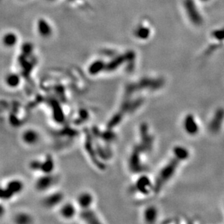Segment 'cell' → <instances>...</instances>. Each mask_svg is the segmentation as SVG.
<instances>
[{
	"mask_svg": "<svg viewBox=\"0 0 224 224\" xmlns=\"http://www.w3.org/2000/svg\"><path fill=\"white\" fill-rule=\"evenodd\" d=\"M224 124V108L219 107L215 111L214 114L208 123V130L213 134H219Z\"/></svg>",
	"mask_w": 224,
	"mask_h": 224,
	"instance_id": "3",
	"label": "cell"
},
{
	"mask_svg": "<svg viewBox=\"0 0 224 224\" xmlns=\"http://www.w3.org/2000/svg\"><path fill=\"white\" fill-rule=\"evenodd\" d=\"M77 204L70 202H64L59 206L60 216L65 220L73 219L78 213Z\"/></svg>",
	"mask_w": 224,
	"mask_h": 224,
	"instance_id": "9",
	"label": "cell"
},
{
	"mask_svg": "<svg viewBox=\"0 0 224 224\" xmlns=\"http://www.w3.org/2000/svg\"><path fill=\"white\" fill-rule=\"evenodd\" d=\"M135 187L138 193L144 195H148L152 191H154V183H152L147 176H142L136 180Z\"/></svg>",
	"mask_w": 224,
	"mask_h": 224,
	"instance_id": "7",
	"label": "cell"
},
{
	"mask_svg": "<svg viewBox=\"0 0 224 224\" xmlns=\"http://www.w3.org/2000/svg\"><path fill=\"white\" fill-rule=\"evenodd\" d=\"M94 195L89 191H82L76 198V204L81 210L92 208L94 204Z\"/></svg>",
	"mask_w": 224,
	"mask_h": 224,
	"instance_id": "10",
	"label": "cell"
},
{
	"mask_svg": "<svg viewBox=\"0 0 224 224\" xmlns=\"http://www.w3.org/2000/svg\"><path fill=\"white\" fill-rule=\"evenodd\" d=\"M14 222L18 224H27L33 222V218L27 213H18L14 216Z\"/></svg>",
	"mask_w": 224,
	"mask_h": 224,
	"instance_id": "15",
	"label": "cell"
},
{
	"mask_svg": "<svg viewBox=\"0 0 224 224\" xmlns=\"http://www.w3.org/2000/svg\"><path fill=\"white\" fill-rule=\"evenodd\" d=\"M214 36L216 37H217V38H219V39L224 38V30H223V31H219L216 32V33H214Z\"/></svg>",
	"mask_w": 224,
	"mask_h": 224,
	"instance_id": "18",
	"label": "cell"
},
{
	"mask_svg": "<svg viewBox=\"0 0 224 224\" xmlns=\"http://www.w3.org/2000/svg\"><path fill=\"white\" fill-rule=\"evenodd\" d=\"M181 162L182 161L173 155V157L170 160L169 162H168L161 168L154 182V192H159L163 189V186L173 177Z\"/></svg>",
	"mask_w": 224,
	"mask_h": 224,
	"instance_id": "1",
	"label": "cell"
},
{
	"mask_svg": "<svg viewBox=\"0 0 224 224\" xmlns=\"http://www.w3.org/2000/svg\"><path fill=\"white\" fill-rule=\"evenodd\" d=\"M20 78L17 75L10 74L7 76L5 79V83L8 87L11 89H15L20 84Z\"/></svg>",
	"mask_w": 224,
	"mask_h": 224,
	"instance_id": "16",
	"label": "cell"
},
{
	"mask_svg": "<svg viewBox=\"0 0 224 224\" xmlns=\"http://www.w3.org/2000/svg\"><path fill=\"white\" fill-rule=\"evenodd\" d=\"M80 216L81 219L84 220L85 222L89 223H99V217L97 215L95 211H94L92 208H89L86 210H81Z\"/></svg>",
	"mask_w": 224,
	"mask_h": 224,
	"instance_id": "13",
	"label": "cell"
},
{
	"mask_svg": "<svg viewBox=\"0 0 224 224\" xmlns=\"http://www.w3.org/2000/svg\"><path fill=\"white\" fill-rule=\"evenodd\" d=\"M55 168L54 161L50 155H47L45 158L40 160V170L42 173H52Z\"/></svg>",
	"mask_w": 224,
	"mask_h": 224,
	"instance_id": "12",
	"label": "cell"
},
{
	"mask_svg": "<svg viewBox=\"0 0 224 224\" xmlns=\"http://www.w3.org/2000/svg\"><path fill=\"white\" fill-rule=\"evenodd\" d=\"M173 154L178 159L184 162L189 159L190 154L189 150L183 146H176L173 149Z\"/></svg>",
	"mask_w": 224,
	"mask_h": 224,
	"instance_id": "14",
	"label": "cell"
},
{
	"mask_svg": "<svg viewBox=\"0 0 224 224\" xmlns=\"http://www.w3.org/2000/svg\"><path fill=\"white\" fill-rule=\"evenodd\" d=\"M159 216V211L154 205L147 206L144 209L142 218L146 223H154L157 221Z\"/></svg>",
	"mask_w": 224,
	"mask_h": 224,
	"instance_id": "11",
	"label": "cell"
},
{
	"mask_svg": "<svg viewBox=\"0 0 224 224\" xmlns=\"http://www.w3.org/2000/svg\"><path fill=\"white\" fill-rule=\"evenodd\" d=\"M21 141L25 145L28 147H34L41 141V134L34 129H25L20 136Z\"/></svg>",
	"mask_w": 224,
	"mask_h": 224,
	"instance_id": "6",
	"label": "cell"
},
{
	"mask_svg": "<svg viewBox=\"0 0 224 224\" xmlns=\"http://www.w3.org/2000/svg\"><path fill=\"white\" fill-rule=\"evenodd\" d=\"M56 183V177L52 173H43L36 179L34 187L39 192H45L49 190Z\"/></svg>",
	"mask_w": 224,
	"mask_h": 224,
	"instance_id": "4",
	"label": "cell"
},
{
	"mask_svg": "<svg viewBox=\"0 0 224 224\" xmlns=\"http://www.w3.org/2000/svg\"><path fill=\"white\" fill-rule=\"evenodd\" d=\"M65 196L61 191H53L44 197L42 204L47 208L58 207L64 202Z\"/></svg>",
	"mask_w": 224,
	"mask_h": 224,
	"instance_id": "8",
	"label": "cell"
},
{
	"mask_svg": "<svg viewBox=\"0 0 224 224\" xmlns=\"http://www.w3.org/2000/svg\"><path fill=\"white\" fill-rule=\"evenodd\" d=\"M24 184L19 179H11L5 183L4 187L2 188V200H10L23 190Z\"/></svg>",
	"mask_w": 224,
	"mask_h": 224,
	"instance_id": "2",
	"label": "cell"
},
{
	"mask_svg": "<svg viewBox=\"0 0 224 224\" xmlns=\"http://www.w3.org/2000/svg\"><path fill=\"white\" fill-rule=\"evenodd\" d=\"M183 129L189 136H195L200 132V125L193 114L189 113L183 119Z\"/></svg>",
	"mask_w": 224,
	"mask_h": 224,
	"instance_id": "5",
	"label": "cell"
},
{
	"mask_svg": "<svg viewBox=\"0 0 224 224\" xmlns=\"http://www.w3.org/2000/svg\"><path fill=\"white\" fill-rule=\"evenodd\" d=\"M186 4H187L186 5H187L188 9H189V10H189V14L190 16H191V19L194 20V22L196 23H198L199 22H200V18L198 15H197V12L196 10H195L194 7L192 2H191V3L187 2Z\"/></svg>",
	"mask_w": 224,
	"mask_h": 224,
	"instance_id": "17",
	"label": "cell"
}]
</instances>
